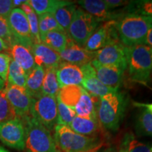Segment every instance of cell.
<instances>
[{
	"label": "cell",
	"mask_w": 152,
	"mask_h": 152,
	"mask_svg": "<svg viewBox=\"0 0 152 152\" xmlns=\"http://www.w3.org/2000/svg\"><path fill=\"white\" fill-rule=\"evenodd\" d=\"M91 64L94 68L96 77L102 83L113 90L118 91L123 81L124 71L113 66H104L96 61L93 60Z\"/></svg>",
	"instance_id": "2e32d148"
},
{
	"label": "cell",
	"mask_w": 152,
	"mask_h": 152,
	"mask_svg": "<svg viewBox=\"0 0 152 152\" xmlns=\"http://www.w3.org/2000/svg\"><path fill=\"white\" fill-rule=\"evenodd\" d=\"M31 50L35 65L41 66L44 69L47 68H57L61 63L63 62L58 52L42 42L33 44Z\"/></svg>",
	"instance_id": "e0dca14e"
},
{
	"label": "cell",
	"mask_w": 152,
	"mask_h": 152,
	"mask_svg": "<svg viewBox=\"0 0 152 152\" xmlns=\"http://www.w3.org/2000/svg\"><path fill=\"white\" fill-rule=\"evenodd\" d=\"M120 41L127 47L144 45L152 27V17L125 14L115 20Z\"/></svg>",
	"instance_id": "6da1fadb"
},
{
	"label": "cell",
	"mask_w": 152,
	"mask_h": 152,
	"mask_svg": "<svg viewBox=\"0 0 152 152\" xmlns=\"http://www.w3.org/2000/svg\"><path fill=\"white\" fill-rule=\"evenodd\" d=\"M17 118L14 109L7 99L4 88L0 92V123Z\"/></svg>",
	"instance_id": "836d02e7"
},
{
	"label": "cell",
	"mask_w": 152,
	"mask_h": 152,
	"mask_svg": "<svg viewBox=\"0 0 152 152\" xmlns=\"http://www.w3.org/2000/svg\"><path fill=\"white\" fill-rule=\"evenodd\" d=\"M100 97L87 92L83 89L81 97L74 108L77 116L87 119H98L97 111Z\"/></svg>",
	"instance_id": "ffe728a7"
},
{
	"label": "cell",
	"mask_w": 152,
	"mask_h": 152,
	"mask_svg": "<svg viewBox=\"0 0 152 152\" xmlns=\"http://www.w3.org/2000/svg\"><path fill=\"white\" fill-rule=\"evenodd\" d=\"M0 140L11 149L22 151L26 148V132L19 118L0 123Z\"/></svg>",
	"instance_id": "ba28073f"
},
{
	"label": "cell",
	"mask_w": 152,
	"mask_h": 152,
	"mask_svg": "<svg viewBox=\"0 0 152 152\" xmlns=\"http://www.w3.org/2000/svg\"><path fill=\"white\" fill-rule=\"evenodd\" d=\"M6 96L14 109L17 117L23 119L30 115L32 96L26 88L11 85L6 87Z\"/></svg>",
	"instance_id": "7c38bea8"
},
{
	"label": "cell",
	"mask_w": 152,
	"mask_h": 152,
	"mask_svg": "<svg viewBox=\"0 0 152 152\" xmlns=\"http://www.w3.org/2000/svg\"><path fill=\"white\" fill-rule=\"evenodd\" d=\"M0 152H9L8 150H7L5 149V148H4L3 147H1V145H0Z\"/></svg>",
	"instance_id": "bcb514c9"
},
{
	"label": "cell",
	"mask_w": 152,
	"mask_h": 152,
	"mask_svg": "<svg viewBox=\"0 0 152 152\" xmlns=\"http://www.w3.org/2000/svg\"><path fill=\"white\" fill-rule=\"evenodd\" d=\"M117 152H152V144L139 141L131 132H125L120 140Z\"/></svg>",
	"instance_id": "7402d4cb"
},
{
	"label": "cell",
	"mask_w": 152,
	"mask_h": 152,
	"mask_svg": "<svg viewBox=\"0 0 152 152\" xmlns=\"http://www.w3.org/2000/svg\"><path fill=\"white\" fill-rule=\"evenodd\" d=\"M9 53L13 60L24 70L26 74L29 73L36 66L31 47L14 42L9 47Z\"/></svg>",
	"instance_id": "d6986e66"
},
{
	"label": "cell",
	"mask_w": 152,
	"mask_h": 152,
	"mask_svg": "<svg viewBox=\"0 0 152 152\" xmlns=\"http://www.w3.org/2000/svg\"><path fill=\"white\" fill-rule=\"evenodd\" d=\"M44 76L45 69L38 66H36L29 73L27 74L26 90L33 98L42 94V85Z\"/></svg>",
	"instance_id": "d4e9b609"
},
{
	"label": "cell",
	"mask_w": 152,
	"mask_h": 152,
	"mask_svg": "<svg viewBox=\"0 0 152 152\" xmlns=\"http://www.w3.org/2000/svg\"><path fill=\"white\" fill-rule=\"evenodd\" d=\"M9 46L2 39L0 38V53L2 52H9Z\"/></svg>",
	"instance_id": "b9f144b4"
},
{
	"label": "cell",
	"mask_w": 152,
	"mask_h": 152,
	"mask_svg": "<svg viewBox=\"0 0 152 152\" xmlns=\"http://www.w3.org/2000/svg\"><path fill=\"white\" fill-rule=\"evenodd\" d=\"M109 148L106 147V144L105 143H103L99 146V147L85 152H108L109 151Z\"/></svg>",
	"instance_id": "ab89813d"
},
{
	"label": "cell",
	"mask_w": 152,
	"mask_h": 152,
	"mask_svg": "<svg viewBox=\"0 0 152 152\" xmlns=\"http://www.w3.org/2000/svg\"><path fill=\"white\" fill-rule=\"evenodd\" d=\"M11 57L5 52L0 53V77L7 84Z\"/></svg>",
	"instance_id": "8d00e7d4"
},
{
	"label": "cell",
	"mask_w": 152,
	"mask_h": 152,
	"mask_svg": "<svg viewBox=\"0 0 152 152\" xmlns=\"http://www.w3.org/2000/svg\"><path fill=\"white\" fill-rule=\"evenodd\" d=\"M121 42L115 20L104 22L95 30L85 44L84 48L90 52H96L106 46Z\"/></svg>",
	"instance_id": "9c48e42d"
},
{
	"label": "cell",
	"mask_w": 152,
	"mask_h": 152,
	"mask_svg": "<svg viewBox=\"0 0 152 152\" xmlns=\"http://www.w3.org/2000/svg\"><path fill=\"white\" fill-rule=\"evenodd\" d=\"M54 131L55 144L60 152H85L104 143L99 137L80 134L66 125H56Z\"/></svg>",
	"instance_id": "3957f363"
},
{
	"label": "cell",
	"mask_w": 152,
	"mask_h": 152,
	"mask_svg": "<svg viewBox=\"0 0 152 152\" xmlns=\"http://www.w3.org/2000/svg\"><path fill=\"white\" fill-rule=\"evenodd\" d=\"M77 8V7L75 4H72L57 9L53 14L57 23L66 33H68L73 14Z\"/></svg>",
	"instance_id": "f546056e"
},
{
	"label": "cell",
	"mask_w": 152,
	"mask_h": 152,
	"mask_svg": "<svg viewBox=\"0 0 152 152\" xmlns=\"http://www.w3.org/2000/svg\"><path fill=\"white\" fill-rule=\"evenodd\" d=\"M58 54L63 61L79 67L90 64L95 56L94 52H90L78 46L70 38L66 49Z\"/></svg>",
	"instance_id": "5bb4252c"
},
{
	"label": "cell",
	"mask_w": 152,
	"mask_h": 152,
	"mask_svg": "<svg viewBox=\"0 0 152 152\" xmlns=\"http://www.w3.org/2000/svg\"><path fill=\"white\" fill-rule=\"evenodd\" d=\"M30 115L49 131L58 124V109L56 96L41 94L32 97Z\"/></svg>",
	"instance_id": "52a82bcc"
},
{
	"label": "cell",
	"mask_w": 152,
	"mask_h": 152,
	"mask_svg": "<svg viewBox=\"0 0 152 152\" xmlns=\"http://www.w3.org/2000/svg\"><path fill=\"white\" fill-rule=\"evenodd\" d=\"M127 69L131 80L147 84L152 73V47L145 45L127 47Z\"/></svg>",
	"instance_id": "277c9868"
},
{
	"label": "cell",
	"mask_w": 152,
	"mask_h": 152,
	"mask_svg": "<svg viewBox=\"0 0 152 152\" xmlns=\"http://www.w3.org/2000/svg\"><path fill=\"white\" fill-rule=\"evenodd\" d=\"M77 2L82 7L81 9L100 23L117 20L125 14L123 10H112L102 0H81Z\"/></svg>",
	"instance_id": "4fadbf2b"
},
{
	"label": "cell",
	"mask_w": 152,
	"mask_h": 152,
	"mask_svg": "<svg viewBox=\"0 0 152 152\" xmlns=\"http://www.w3.org/2000/svg\"><path fill=\"white\" fill-rule=\"evenodd\" d=\"M128 104L125 93H109L100 97L97 111V118L104 130L116 131L124 117Z\"/></svg>",
	"instance_id": "7a4b0ae2"
},
{
	"label": "cell",
	"mask_w": 152,
	"mask_h": 152,
	"mask_svg": "<svg viewBox=\"0 0 152 152\" xmlns=\"http://www.w3.org/2000/svg\"><path fill=\"white\" fill-rule=\"evenodd\" d=\"M7 21L15 42L31 47L33 45L29 23L27 16L20 8L11 11Z\"/></svg>",
	"instance_id": "30bf717a"
},
{
	"label": "cell",
	"mask_w": 152,
	"mask_h": 152,
	"mask_svg": "<svg viewBox=\"0 0 152 152\" xmlns=\"http://www.w3.org/2000/svg\"><path fill=\"white\" fill-rule=\"evenodd\" d=\"M5 86H6V83L3 81V80L0 77V92L4 89Z\"/></svg>",
	"instance_id": "f6af8a7d"
},
{
	"label": "cell",
	"mask_w": 152,
	"mask_h": 152,
	"mask_svg": "<svg viewBox=\"0 0 152 152\" xmlns=\"http://www.w3.org/2000/svg\"><path fill=\"white\" fill-rule=\"evenodd\" d=\"M28 2L38 16L44 14H53L59 8L75 4L74 1L65 0H30Z\"/></svg>",
	"instance_id": "603a6c76"
},
{
	"label": "cell",
	"mask_w": 152,
	"mask_h": 152,
	"mask_svg": "<svg viewBox=\"0 0 152 152\" xmlns=\"http://www.w3.org/2000/svg\"><path fill=\"white\" fill-rule=\"evenodd\" d=\"M0 38L2 39L9 47L15 42L9 28L7 19L0 16Z\"/></svg>",
	"instance_id": "d590c367"
},
{
	"label": "cell",
	"mask_w": 152,
	"mask_h": 152,
	"mask_svg": "<svg viewBox=\"0 0 152 152\" xmlns=\"http://www.w3.org/2000/svg\"><path fill=\"white\" fill-rule=\"evenodd\" d=\"M40 38L42 43L45 44L58 53L61 52L66 49L69 39L67 33L58 30L49 32Z\"/></svg>",
	"instance_id": "cb8c5ba5"
},
{
	"label": "cell",
	"mask_w": 152,
	"mask_h": 152,
	"mask_svg": "<svg viewBox=\"0 0 152 152\" xmlns=\"http://www.w3.org/2000/svg\"><path fill=\"white\" fill-rule=\"evenodd\" d=\"M108 152H117V151L115 149H112V148H109V151H108Z\"/></svg>",
	"instance_id": "7dc6e473"
},
{
	"label": "cell",
	"mask_w": 152,
	"mask_h": 152,
	"mask_svg": "<svg viewBox=\"0 0 152 152\" xmlns=\"http://www.w3.org/2000/svg\"><path fill=\"white\" fill-rule=\"evenodd\" d=\"M38 16H39L38 17V22H39V30L40 37L46 33L53 31V30L65 32L59 26V24L57 23L53 14H44Z\"/></svg>",
	"instance_id": "d6a6232c"
},
{
	"label": "cell",
	"mask_w": 152,
	"mask_h": 152,
	"mask_svg": "<svg viewBox=\"0 0 152 152\" xmlns=\"http://www.w3.org/2000/svg\"><path fill=\"white\" fill-rule=\"evenodd\" d=\"M136 106H140V107H144L146 109L151 112L152 113V103L151 104H142V103H134Z\"/></svg>",
	"instance_id": "7bdbcfd3"
},
{
	"label": "cell",
	"mask_w": 152,
	"mask_h": 152,
	"mask_svg": "<svg viewBox=\"0 0 152 152\" xmlns=\"http://www.w3.org/2000/svg\"><path fill=\"white\" fill-rule=\"evenodd\" d=\"M59 90L60 87L56 77V68H45V76L42 85V94L56 97Z\"/></svg>",
	"instance_id": "4316f807"
},
{
	"label": "cell",
	"mask_w": 152,
	"mask_h": 152,
	"mask_svg": "<svg viewBox=\"0 0 152 152\" xmlns=\"http://www.w3.org/2000/svg\"><path fill=\"white\" fill-rule=\"evenodd\" d=\"M20 9L23 11L27 16L28 23H29L30 34H31L32 41L33 44L41 43L40 35H39V22H38V17L35 11L32 8L31 6L28 4V1L26 3L23 4L20 6Z\"/></svg>",
	"instance_id": "83f0119b"
},
{
	"label": "cell",
	"mask_w": 152,
	"mask_h": 152,
	"mask_svg": "<svg viewBox=\"0 0 152 152\" xmlns=\"http://www.w3.org/2000/svg\"><path fill=\"white\" fill-rule=\"evenodd\" d=\"M15 9L13 1L11 0H0V16L8 18L11 11Z\"/></svg>",
	"instance_id": "74e56055"
},
{
	"label": "cell",
	"mask_w": 152,
	"mask_h": 152,
	"mask_svg": "<svg viewBox=\"0 0 152 152\" xmlns=\"http://www.w3.org/2000/svg\"><path fill=\"white\" fill-rule=\"evenodd\" d=\"M26 2V1H23V0H19V1L14 0V1H13V4H14V7H17V6H21L23 4H24Z\"/></svg>",
	"instance_id": "ee69618b"
},
{
	"label": "cell",
	"mask_w": 152,
	"mask_h": 152,
	"mask_svg": "<svg viewBox=\"0 0 152 152\" xmlns=\"http://www.w3.org/2000/svg\"><path fill=\"white\" fill-rule=\"evenodd\" d=\"M26 80H27V74L26 73L24 70L14 60H11L9 66L6 87L16 85V86L26 88Z\"/></svg>",
	"instance_id": "f1b7e54d"
},
{
	"label": "cell",
	"mask_w": 152,
	"mask_h": 152,
	"mask_svg": "<svg viewBox=\"0 0 152 152\" xmlns=\"http://www.w3.org/2000/svg\"><path fill=\"white\" fill-rule=\"evenodd\" d=\"M56 77L60 88L68 85H79L83 80L80 67L64 61L57 67Z\"/></svg>",
	"instance_id": "ac0fdd59"
},
{
	"label": "cell",
	"mask_w": 152,
	"mask_h": 152,
	"mask_svg": "<svg viewBox=\"0 0 152 152\" xmlns=\"http://www.w3.org/2000/svg\"><path fill=\"white\" fill-rule=\"evenodd\" d=\"M144 45L150 47H152V27L151 28V29L149 30V33L147 34Z\"/></svg>",
	"instance_id": "60d3db41"
},
{
	"label": "cell",
	"mask_w": 152,
	"mask_h": 152,
	"mask_svg": "<svg viewBox=\"0 0 152 152\" xmlns=\"http://www.w3.org/2000/svg\"><path fill=\"white\" fill-rule=\"evenodd\" d=\"M68 127L76 133L90 137H99L100 134H103L104 130L98 119L83 118L77 115Z\"/></svg>",
	"instance_id": "44dd1931"
},
{
	"label": "cell",
	"mask_w": 152,
	"mask_h": 152,
	"mask_svg": "<svg viewBox=\"0 0 152 152\" xmlns=\"http://www.w3.org/2000/svg\"><path fill=\"white\" fill-rule=\"evenodd\" d=\"M125 14L142 15L152 17V0L130 1L123 9Z\"/></svg>",
	"instance_id": "4dcf8cb0"
},
{
	"label": "cell",
	"mask_w": 152,
	"mask_h": 152,
	"mask_svg": "<svg viewBox=\"0 0 152 152\" xmlns=\"http://www.w3.org/2000/svg\"><path fill=\"white\" fill-rule=\"evenodd\" d=\"M136 131L140 135L152 137V113L147 109L143 110L139 114Z\"/></svg>",
	"instance_id": "1f68e13d"
},
{
	"label": "cell",
	"mask_w": 152,
	"mask_h": 152,
	"mask_svg": "<svg viewBox=\"0 0 152 152\" xmlns=\"http://www.w3.org/2000/svg\"><path fill=\"white\" fill-rule=\"evenodd\" d=\"M80 68L83 74V80L81 85L83 88L87 92L99 97H102L109 93L118 92L101 83L96 77V72L91 63L82 66Z\"/></svg>",
	"instance_id": "9a60e30c"
},
{
	"label": "cell",
	"mask_w": 152,
	"mask_h": 152,
	"mask_svg": "<svg viewBox=\"0 0 152 152\" xmlns=\"http://www.w3.org/2000/svg\"><path fill=\"white\" fill-rule=\"evenodd\" d=\"M57 99V109H58V124L69 126L74 118L77 116L75 109L66 106Z\"/></svg>",
	"instance_id": "e575fe53"
},
{
	"label": "cell",
	"mask_w": 152,
	"mask_h": 152,
	"mask_svg": "<svg viewBox=\"0 0 152 152\" xmlns=\"http://www.w3.org/2000/svg\"><path fill=\"white\" fill-rule=\"evenodd\" d=\"M100 22L77 7L74 13L67 35L77 45L84 48L91 35L99 26Z\"/></svg>",
	"instance_id": "8992f818"
},
{
	"label": "cell",
	"mask_w": 152,
	"mask_h": 152,
	"mask_svg": "<svg viewBox=\"0 0 152 152\" xmlns=\"http://www.w3.org/2000/svg\"><path fill=\"white\" fill-rule=\"evenodd\" d=\"M104 1L109 7V8L112 10H115V9L123 7V6L126 7L130 2V1H123V0H106Z\"/></svg>",
	"instance_id": "f35d334b"
},
{
	"label": "cell",
	"mask_w": 152,
	"mask_h": 152,
	"mask_svg": "<svg viewBox=\"0 0 152 152\" xmlns=\"http://www.w3.org/2000/svg\"><path fill=\"white\" fill-rule=\"evenodd\" d=\"M83 88L79 85H68L60 88L56 98L66 106L74 109L79 102Z\"/></svg>",
	"instance_id": "484cf974"
},
{
	"label": "cell",
	"mask_w": 152,
	"mask_h": 152,
	"mask_svg": "<svg viewBox=\"0 0 152 152\" xmlns=\"http://www.w3.org/2000/svg\"><path fill=\"white\" fill-rule=\"evenodd\" d=\"M95 61L104 66L127 69V47L120 42L109 45L94 52Z\"/></svg>",
	"instance_id": "8fae6325"
},
{
	"label": "cell",
	"mask_w": 152,
	"mask_h": 152,
	"mask_svg": "<svg viewBox=\"0 0 152 152\" xmlns=\"http://www.w3.org/2000/svg\"><path fill=\"white\" fill-rule=\"evenodd\" d=\"M26 132L27 152H57L51 131L29 115L22 119Z\"/></svg>",
	"instance_id": "5b68a950"
},
{
	"label": "cell",
	"mask_w": 152,
	"mask_h": 152,
	"mask_svg": "<svg viewBox=\"0 0 152 152\" xmlns=\"http://www.w3.org/2000/svg\"><path fill=\"white\" fill-rule=\"evenodd\" d=\"M57 152H60V151H57Z\"/></svg>",
	"instance_id": "c3c4849f"
}]
</instances>
